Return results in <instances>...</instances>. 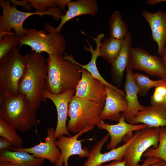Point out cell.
<instances>
[{
	"label": "cell",
	"mask_w": 166,
	"mask_h": 166,
	"mask_svg": "<svg viewBox=\"0 0 166 166\" xmlns=\"http://www.w3.org/2000/svg\"><path fill=\"white\" fill-rule=\"evenodd\" d=\"M149 166H166V163L163 160L153 163Z\"/></svg>",
	"instance_id": "cell-38"
},
{
	"label": "cell",
	"mask_w": 166,
	"mask_h": 166,
	"mask_svg": "<svg viewBox=\"0 0 166 166\" xmlns=\"http://www.w3.org/2000/svg\"><path fill=\"white\" fill-rule=\"evenodd\" d=\"M71 1L70 0H57L59 8L61 10L64 11L68 3Z\"/></svg>",
	"instance_id": "cell-35"
},
{
	"label": "cell",
	"mask_w": 166,
	"mask_h": 166,
	"mask_svg": "<svg viewBox=\"0 0 166 166\" xmlns=\"http://www.w3.org/2000/svg\"><path fill=\"white\" fill-rule=\"evenodd\" d=\"M164 132L165 136H166V128H164Z\"/></svg>",
	"instance_id": "cell-41"
},
{
	"label": "cell",
	"mask_w": 166,
	"mask_h": 166,
	"mask_svg": "<svg viewBox=\"0 0 166 166\" xmlns=\"http://www.w3.org/2000/svg\"><path fill=\"white\" fill-rule=\"evenodd\" d=\"M132 69L128 61L126 69L124 85L125 93L124 98L127 102V108L126 111L122 113V116L125 119L134 117L145 107L141 105L138 101V89L134 78Z\"/></svg>",
	"instance_id": "cell-21"
},
{
	"label": "cell",
	"mask_w": 166,
	"mask_h": 166,
	"mask_svg": "<svg viewBox=\"0 0 166 166\" xmlns=\"http://www.w3.org/2000/svg\"><path fill=\"white\" fill-rule=\"evenodd\" d=\"M55 130L50 127L47 130V135L44 142L40 143L30 148H13L10 150L28 152L35 157L48 160L54 165L59 159L61 152L55 143Z\"/></svg>",
	"instance_id": "cell-16"
},
{
	"label": "cell",
	"mask_w": 166,
	"mask_h": 166,
	"mask_svg": "<svg viewBox=\"0 0 166 166\" xmlns=\"http://www.w3.org/2000/svg\"><path fill=\"white\" fill-rule=\"evenodd\" d=\"M18 44L19 38L14 33L11 32L4 35L0 40V60Z\"/></svg>",
	"instance_id": "cell-29"
},
{
	"label": "cell",
	"mask_w": 166,
	"mask_h": 166,
	"mask_svg": "<svg viewBox=\"0 0 166 166\" xmlns=\"http://www.w3.org/2000/svg\"><path fill=\"white\" fill-rule=\"evenodd\" d=\"M132 43L131 35L129 32L123 40L122 47L118 54L111 64L110 73L112 81L118 87L122 85L124 72L128 62Z\"/></svg>",
	"instance_id": "cell-22"
},
{
	"label": "cell",
	"mask_w": 166,
	"mask_h": 166,
	"mask_svg": "<svg viewBox=\"0 0 166 166\" xmlns=\"http://www.w3.org/2000/svg\"><path fill=\"white\" fill-rule=\"evenodd\" d=\"M0 6L3 11L0 15V39L10 33L13 29L17 37L20 38L24 37L26 29L23 27L25 20L29 17L38 15L40 17L44 15L52 16L55 20L59 21L63 14L59 8L50 9L43 12H25L18 10L16 6L10 5V2L7 0H0Z\"/></svg>",
	"instance_id": "cell-6"
},
{
	"label": "cell",
	"mask_w": 166,
	"mask_h": 166,
	"mask_svg": "<svg viewBox=\"0 0 166 166\" xmlns=\"http://www.w3.org/2000/svg\"><path fill=\"white\" fill-rule=\"evenodd\" d=\"M44 160L25 152L9 150L0 151V162H9L21 166H41Z\"/></svg>",
	"instance_id": "cell-23"
},
{
	"label": "cell",
	"mask_w": 166,
	"mask_h": 166,
	"mask_svg": "<svg viewBox=\"0 0 166 166\" xmlns=\"http://www.w3.org/2000/svg\"><path fill=\"white\" fill-rule=\"evenodd\" d=\"M155 88L150 98L151 105L161 104L166 95V86H159Z\"/></svg>",
	"instance_id": "cell-31"
},
{
	"label": "cell",
	"mask_w": 166,
	"mask_h": 166,
	"mask_svg": "<svg viewBox=\"0 0 166 166\" xmlns=\"http://www.w3.org/2000/svg\"><path fill=\"white\" fill-rule=\"evenodd\" d=\"M164 127L160 128L158 145L156 148H150L143 154L144 157L158 158L166 163V136Z\"/></svg>",
	"instance_id": "cell-28"
},
{
	"label": "cell",
	"mask_w": 166,
	"mask_h": 166,
	"mask_svg": "<svg viewBox=\"0 0 166 166\" xmlns=\"http://www.w3.org/2000/svg\"><path fill=\"white\" fill-rule=\"evenodd\" d=\"M38 109L19 93L0 96V117L22 132L30 130L36 124Z\"/></svg>",
	"instance_id": "cell-3"
},
{
	"label": "cell",
	"mask_w": 166,
	"mask_h": 166,
	"mask_svg": "<svg viewBox=\"0 0 166 166\" xmlns=\"http://www.w3.org/2000/svg\"><path fill=\"white\" fill-rule=\"evenodd\" d=\"M139 132V131H136L135 134L123 145L112 149L108 152L102 153L101 149L110 136L108 133L105 134L91 149L88 159L83 166H100L104 163L111 160H123L127 147Z\"/></svg>",
	"instance_id": "cell-11"
},
{
	"label": "cell",
	"mask_w": 166,
	"mask_h": 166,
	"mask_svg": "<svg viewBox=\"0 0 166 166\" xmlns=\"http://www.w3.org/2000/svg\"><path fill=\"white\" fill-rule=\"evenodd\" d=\"M93 128H87L81 132L71 136L62 135L55 140L57 146L60 150L61 154L59 159L54 166H69L68 160L72 155H78L81 158L88 157L90 151L87 147L82 148V141L88 139L79 140L78 137L82 134L92 130Z\"/></svg>",
	"instance_id": "cell-10"
},
{
	"label": "cell",
	"mask_w": 166,
	"mask_h": 166,
	"mask_svg": "<svg viewBox=\"0 0 166 166\" xmlns=\"http://www.w3.org/2000/svg\"><path fill=\"white\" fill-rule=\"evenodd\" d=\"M81 79L75 89L77 97L104 105L106 98L105 85L81 68Z\"/></svg>",
	"instance_id": "cell-13"
},
{
	"label": "cell",
	"mask_w": 166,
	"mask_h": 166,
	"mask_svg": "<svg viewBox=\"0 0 166 166\" xmlns=\"http://www.w3.org/2000/svg\"><path fill=\"white\" fill-rule=\"evenodd\" d=\"M25 55L26 67L19 83L18 93L38 109L41 102L44 101L43 93L47 75L46 61L42 53L32 51Z\"/></svg>",
	"instance_id": "cell-2"
},
{
	"label": "cell",
	"mask_w": 166,
	"mask_h": 166,
	"mask_svg": "<svg viewBox=\"0 0 166 166\" xmlns=\"http://www.w3.org/2000/svg\"><path fill=\"white\" fill-rule=\"evenodd\" d=\"M160 128H146L140 130L138 135L127 147L123 160L126 166H139L142 156L149 148L158 145Z\"/></svg>",
	"instance_id": "cell-8"
},
{
	"label": "cell",
	"mask_w": 166,
	"mask_h": 166,
	"mask_svg": "<svg viewBox=\"0 0 166 166\" xmlns=\"http://www.w3.org/2000/svg\"><path fill=\"white\" fill-rule=\"evenodd\" d=\"M164 65H165V66L166 67V62H164Z\"/></svg>",
	"instance_id": "cell-42"
},
{
	"label": "cell",
	"mask_w": 166,
	"mask_h": 166,
	"mask_svg": "<svg viewBox=\"0 0 166 166\" xmlns=\"http://www.w3.org/2000/svg\"><path fill=\"white\" fill-rule=\"evenodd\" d=\"M97 126L98 128L107 131L110 136V141L106 146V148L108 150L115 148L127 134L148 127L147 125L143 124L138 125L129 124L122 116L116 124H109L102 121Z\"/></svg>",
	"instance_id": "cell-18"
},
{
	"label": "cell",
	"mask_w": 166,
	"mask_h": 166,
	"mask_svg": "<svg viewBox=\"0 0 166 166\" xmlns=\"http://www.w3.org/2000/svg\"><path fill=\"white\" fill-rule=\"evenodd\" d=\"M68 10L64 15L61 16L60 24L54 28L46 23L45 27L46 31L60 33L62 27L67 22L75 17L82 15L95 17L97 14L99 7L96 0L71 1L67 5Z\"/></svg>",
	"instance_id": "cell-14"
},
{
	"label": "cell",
	"mask_w": 166,
	"mask_h": 166,
	"mask_svg": "<svg viewBox=\"0 0 166 166\" xmlns=\"http://www.w3.org/2000/svg\"><path fill=\"white\" fill-rule=\"evenodd\" d=\"M110 37L123 40L129 33L127 24L123 19L122 15L118 10H115L109 20Z\"/></svg>",
	"instance_id": "cell-24"
},
{
	"label": "cell",
	"mask_w": 166,
	"mask_h": 166,
	"mask_svg": "<svg viewBox=\"0 0 166 166\" xmlns=\"http://www.w3.org/2000/svg\"><path fill=\"white\" fill-rule=\"evenodd\" d=\"M133 77L138 89V94L141 96H145L152 88L166 86V78L157 80H152L144 74L138 73H134Z\"/></svg>",
	"instance_id": "cell-26"
},
{
	"label": "cell",
	"mask_w": 166,
	"mask_h": 166,
	"mask_svg": "<svg viewBox=\"0 0 166 166\" xmlns=\"http://www.w3.org/2000/svg\"><path fill=\"white\" fill-rule=\"evenodd\" d=\"M0 136L11 141L15 148H22L24 142L16 129L5 120L0 117Z\"/></svg>",
	"instance_id": "cell-27"
},
{
	"label": "cell",
	"mask_w": 166,
	"mask_h": 166,
	"mask_svg": "<svg viewBox=\"0 0 166 166\" xmlns=\"http://www.w3.org/2000/svg\"><path fill=\"white\" fill-rule=\"evenodd\" d=\"M128 123H141L150 128L166 126V107L161 104L145 106L134 117L125 119Z\"/></svg>",
	"instance_id": "cell-19"
},
{
	"label": "cell",
	"mask_w": 166,
	"mask_h": 166,
	"mask_svg": "<svg viewBox=\"0 0 166 166\" xmlns=\"http://www.w3.org/2000/svg\"><path fill=\"white\" fill-rule=\"evenodd\" d=\"M26 55L15 47L0 60V96L18 93V88L26 70Z\"/></svg>",
	"instance_id": "cell-5"
},
{
	"label": "cell",
	"mask_w": 166,
	"mask_h": 166,
	"mask_svg": "<svg viewBox=\"0 0 166 166\" xmlns=\"http://www.w3.org/2000/svg\"><path fill=\"white\" fill-rule=\"evenodd\" d=\"M162 160L159 158L148 157H146L144 162L139 166H149L153 163Z\"/></svg>",
	"instance_id": "cell-34"
},
{
	"label": "cell",
	"mask_w": 166,
	"mask_h": 166,
	"mask_svg": "<svg viewBox=\"0 0 166 166\" xmlns=\"http://www.w3.org/2000/svg\"><path fill=\"white\" fill-rule=\"evenodd\" d=\"M81 33L83 34L88 35V36L93 39L96 43V48L95 49H93V46L89 43L88 40H87L86 42L89 45V47L87 48L86 45H84V49L85 51L89 52L91 54V57L89 62L85 65L81 64L74 59L73 54L68 55L65 53H64L65 56H63V58L65 59L78 65L81 68L86 69L89 72L93 77L98 79L105 85L113 88L122 97H124L125 96V93L123 90L107 82L101 76L97 66L96 60L97 57L100 56V48L102 43L101 41L105 37V34L103 33H101L98 35L96 38H94L88 35L83 31H82Z\"/></svg>",
	"instance_id": "cell-15"
},
{
	"label": "cell",
	"mask_w": 166,
	"mask_h": 166,
	"mask_svg": "<svg viewBox=\"0 0 166 166\" xmlns=\"http://www.w3.org/2000/svg\"><path fill=\"white\" fill-rule=\"evenodd\" d=\"M0 166H21L18 164L9 162H0Z\"/></svg>",
	"instance_id": "cell-37"
},
{
	"label": "cell",
	"mask_w": 166,
	"mask_h": 166,
	"mask_svg": "<svg viewBox=\"0 0 166 166\" xmlns=\"http://www.w3.org/2000/svg\"><path fill=\"white\" fill-rule=\"evenodd\" d=\"M122 43L123 40L110 37L105 39L101 46L100 56L111 64L118 54Z\"/></svg>",
	"instance_id": "cell-25"
},
{
	"label": "cell",
	"mask_w": 166,
	"mask_h": 166,
	"mask_svg": "<svg viewBox=\"0 0 166 166\" xmlns=\"http://www.w3.org/2000/svg\"><path fill=\"white\" fill-rule=\"evenodd\" d=\"M106 98L101 118L118 122L127 108L124 98L113 88L105 85Z\"/></svg>",
	"instance_id": "cell-20"
},
{
	"label": "cell",
	"mask_w": 166,
	"mask_h": 166,
	"mask_svg": "<svg viewBox=\"0 0 166 166\" xmlns=\"http://www.w3.org/2000/svg\"><path fill=\"white\" fill-rule=\"evenodd\" d=\"M104 106L73 95L68 106L69 120L67 125L68 131L77 134L88 127L93 128L102 121L101 115Z\"/></svg>",
	"instance_id": "cell-4"
},
{
	"label": "cell",
	"mask_w": 166,
	"mask_h": 166,
	"mask_svg": "<svg viewBox=\"0 0 166 166\" xmlns=\"http://www.w3.org/2000/svg\"><path fill=\"white\" fill-rule=\"evenodd\" d=\"M129 61L132 69L143 71L152 76L166 78V67L162 58L143 49L132 47Z\"/></svg>",
	"instance_id": "cell-9"
},
{
	"label": "cell",
	"mask_w": 166,
	"mask_h": 166,
	"mask_svg": "<svg viewBox=\"0 0 166 166\" xmlns=\"http://www.w3.org/2000/svg\"><path fill=\"white\" fill-rule=\"evenodd\" d=\"M161 58L163 61L166 62V43L165 45L164 49L161 55Z\"/></svg>",
	"instance_id": "cell-39"
},
{
	"label": "cell",
	"mask_w": 166,
	"mask_h": 166,
	"mask_svg": "<svg viewBox=\"0 0 166 166\" xmlns=\"http://www.w3.org/2000/svg\"><path fill=\"white\" fill-rule=\"evenodd\" d=\"M14 146L13 144L8 140L0 137V151L9 150Z\"/></svg>",
	"instance_id": "cell-32"
},
{
	"label": "cell",
	"mask_w": 166,
	"mask_h": 166,
	"mask_svg": "<svg viewBox=\"0 0 166 166\" xmlns=\"http://www.w3.org/2000/svg\"><path fill=\"white\" fill-rule=\"evenodd\" d=\"M161 104L163 105L166 107V95Z\"/></svg>",
	"instance_id": "cell-40"
},
{
	"label": "cell",
	"mask_w": 166,
	"mask_h": 166,
	"mask_svg": "<svg viewBox=\"0 0 166 166\" xmlns=\"http://www.w3.org/2000/svg\"><path fill=\"white\" fill-rule=\"evenodd\" d=\"M46 63V90L58 94L69 89H75L81 77V68L79 66L57 54L48 55Z\"/></svg>",
	"instance_id": "cell-1"
},
{
	"label": "cell",
	"mask_w": 166,
	"mask_h": 166,
	"mask_svg": "<svg viewBox=\"0 0 166 166\" xmlns=\"http://www.w3.org/2000/svg\"><path fill=\"white\" fill-rule=\"evenodd\" d=\"M36 12H43L58 6L57 0H26Z\"/></svg>",
	"instance_id": "cell-30"
},
{
	"label": "cell",
	"mask_w": 166,
	"mask_h": 166,
	"mask_svg": "<svg viewBox=\"0 0 166 166\" xmlns=\"http://www.w3.org/2000/svg\"><path fill=\"white\" fill-rule=\"evenodd\" d=\"M100 166H126L125 161L123 160L122 161H114L110 164L105 165H101Z\"/></svg>",
	"instance_id": "cell-36"
},
{
	"label": "cell",
	"mask_w": 166,
	"mask_h": 166,
	"mask_svg": "<svg viewBox=\"0 0 166 166\" xmlns=\"http://www.w3.org/2000/svg\"><path fill=\"white\" fill-rule=\"evenodd\" d=\"M10 1L13 3L14 6H16V5L21 6L24 9L28 11L31 10L30 5L29 3L27 2L26 0H22L20 1L11 0Z\"/></svg>",
	"instance_id": "cell-33"
},
{
	"label": "cell",
	"mask_w": 166,
	"mask_h": 166,
	"mask_svg": "<svg viewBox=\"0 0 166 166\" xmlns=\"http://www.w3.org/2000/svg\"><path fill=\"white\" fill-rule=\"evenodd\" d=\"M141 14L149 25L152 38L156 42L158 53L161 56L166 43V11L159 10L152 13L143 9Z\"/></svg>",
	"instance_id": "cell-17"
},
{
	"label": "cell",
	"mask_w": 166,
	"mask_h": 166,
	"mask_svg": "<svg viewBox=\"0 0 166 166\" xmlns=\"http://www.w3.org/2000/svg\"><path fill=\"white\" fill-rule=\"evenodd\" d=\"M75 93V89H69L58 94L50 93L45 89L43 92L44 101L49 99L54 104L56 109L57 121L54 136L55 140L62 135L71 136L68 130L66 121L69 102Z\"/></svg>",
	"instance_id": "cell-12"
},
{
	"label": "cell",
	"mask_w": 166,
	"mask_h": 166,
	"mask_svg": "<svg viewBox=\"0 0 166 166\" xmlns=\"http://www.w3.org/2000/svg\"><path fill=\"white\" fill-rule=\"evenodd\" d=\"M30 28L26 30L24 37L19 38L20 45H27L32 51L38 53L45 52L48 55H62L66 50V40L60 33Z\"/></svg>",
	"instance_id": "cell-7"
}]
</instances>
